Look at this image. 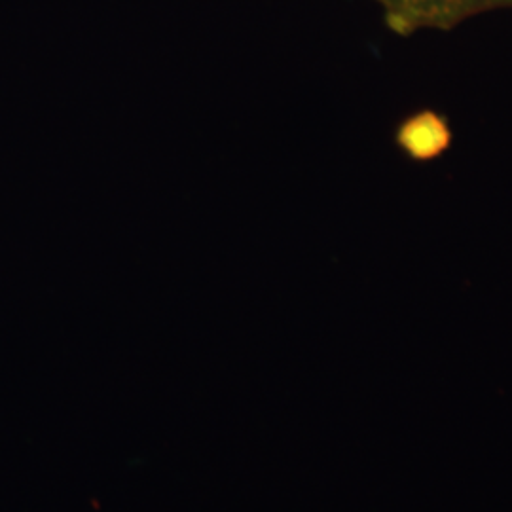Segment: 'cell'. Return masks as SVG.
I'll list each match as a JSON object with an SVG mask.
<instances>
[{"label":"cell","mask_w":512,"mask_h":512,"mask_svg":"<svg viewBox=\"0 0 512 512\" xmlns=\"http://www.w3.org/2000/svg\"><path fill=\"white\" fill-rule=\"evenodd\" d=\"M391 23L403 31L444 27L490 8H512V0H380Z\"/></svg>","instance_id":"cell-1"}]
</instances>
